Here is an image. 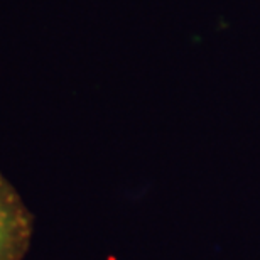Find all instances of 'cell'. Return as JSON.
Listing matches in <instances>:
<instances>
[{
    "mask_svg": "<svg viewBox=\"0 0 260 260\" xmlns=\"http://www.w3.org/2000/svg\"><path fill=\"white\" fill-rule=\"evenodd\" d=\"M34 216L19 191L0 173V260H24L30 248Z\"/></svg>",
    "mask_w": 260,
    "mask_h": 260,
    "instance_id": "obj_1",
    "label": "cell"
}]
</instances>
